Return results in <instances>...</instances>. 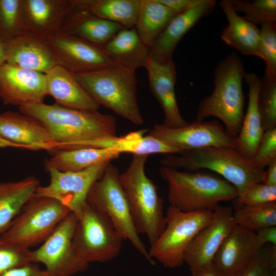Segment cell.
Wrapping results in <instances>:
<instances>
[{"label":"cell","mask_w":276,"mask_h":276,"mask_svg":"<svg viewBox=\"0 0 276 276\" xmlns=\"http://www.w3.org/2000/svg\"><path fill=\"white\" fill-rule=\"evenodd\" d=\"M237 13H245L244 18L257 25L268 22H276L275 0H230Z\"/></svg>","instance_id":"obj_35"},{"label":"cell","mask_w":276,"mask_h":276,"mask_svg":"<svg viewBox=\"0 0 276 276\" xmlns=\"http://www.w3.org/2000/svg\"><path fill=\"white\" fill-rule=\"evenodd\" d=\"M73 7L72 0H22L23 34L46 40L58 34Z\"/></svg>","instance_id":"obj_17"},{"label":"cell","mask_w":276,"mask_h":276,"mask_svg":"<svg viewBox=\"0 0 276 276\" xmlns=\"http://www.w3.org/2000/svg\"><path fill=\"white\" fill-rule=\"evenodd\" d=\"M263 183L272 186H276V159L271 162L265 170Z\"/></svg>","instance_id":"obj_45"},{"label":"cell","mask_w":276,"mask_h":276,"mask_svg":"<svg viewBox=\"0 0 276 276\" xmlns=\"http://www.w3.org/2000/svg\"><path fill=\"white\" fill-rule=\"evenodd\" d=\"M18 108L45 127L54 142L50 150L53 153L66 145L116 136V120L111 114L66 107L56 103L42 102Z\"/></svg>","instance_id":"obj_1"},{"label":"cell","mask_w":276,"mask_h":276,"mask_svg":"<svg viewBox=\"0 0 276 276\" xmlns=\"http://www.w3.org/2000/svg\"><path fill=\"white\" fill-rule=\"evenodd\" d=\"M110 160L101 162L81 171L62 172L47 167L49 183L39 186L33 195L56 199L78 217L87 205L88 193L94 183L99 179Z\"/></svg>","instance_id":"obj_12"},{"label":"cell","mask_w":276,"mask_h":276,"mask_svg":"<svg viewBox=\"0 0 276 276\" xmlns=\"http://www.w3.org/2000/svg\"><path fill=\"white\" fill-rule=\"evenodd\" d=\"M258 104L264 131L276 127V79L263 76Z\"/></svg>","instance_id":"obj_37"},{"label":"cell","mask_w":276,"mask_h":276,"mask_svg":"<svg viewBox=\"0 0 276 276\" xmlns=\"http://www.w3.org/2000/svg\"><path fill=\"white\" fill-rule=\"evenodd\" d=\"M0 139L6 147L50 151L53 141L45 127L19 111L0 113Z\"/></svg>","instance_id":"obj_18"},{"label":"cell","mask_w":276,"mask_h":276,"mask_svg":"<svg viewBox=\"0 0 276 276\" xmlns=\"http://www.w3.org/2000/svg\"><path fill=\"white\" fill-rule=\"evenodd\" d=\"M245 74L243 60L236 53L232 52L221 60L214 72V89L200 101L196 121L217 118L227 131L237 137L245 114L242 85Z\"/></svg>","instance_id":"obj_2"},{"label":"cell","mask_w":276,"mask_h":276,"mask_svg":"<svg viewBox=\"0 0 276 276\" xmlns=\"http://www.w3.org/2000/svg\"><path fill=\"white\" fill-rule=\"evenodd\" d=\"M258 44V57L265 63V75L270 79H276V22L261 25Z\"/></svg>","instance_id":"obj_36"},{"label":"cell","mask_w":276,"mask_h":276,"mask_svg":"<svg viewBox=\"0 0 276 276\" xmlns=\"http://www.w3.org/2000/svg\"><path fill=\"white\" fill-rule=\"evenodd\" d=\"M146 129L132 131L126 135L117 137H105L90 141L74 143L59 147L57 151L84 148L108 149L120 153L127 152L133 155H148L156 153L179 154L180 151L165 144L157 139L145 135Z\"/></svg>","instance_id":"obj_23"},{"label":"cell","mask_w":276,"mask_h":276,"mask_svg":"<svg viewBox=\"0 0 276 276\" xmlns=\"http://www.w3.org/2000/svg\"><path fill=\"white\" fill-rule=\"evenodd\" d=\"M236 224L252 232L267 227L276 226V201L256 205L234 208Z\"/></svg>","instance_id":"obj_33"},{"label":"cell","mask_w":276,"mask_h":276,"mask_svg":"<svg viewBox=\"0 0 276 276\" xmlns=\"http://www.w3.org/2000/svg\"><path fill=\"white\" fill-rule=\"evenodd\" d=\"M160 164L162 166L187 171L201 169L214 171L233 185L239 195L250 185L263 182L265 174V170L256 167L238 149L224 147H208L165 154Z\"/></svg>","instance_id":"obj_3"},{"label":"cell","mask_w":276,"mask_h":276,"mask_svg":"<svg viewBox=\"0 0 276 276\" xmlns=\"http://www.w3.org/2000/svg\"><path fill=\"white\" fill-rule=\"evenodd\" d=\"M120 154L111 149L95 148L58 150L47 160L46 167L62 172L79 171L101 162L111 161Z\"/></svg>","instance_id":"obj_32"},{"label":"cell","mask_w":276,"mask_h":276,"mask_svg":"<svg viewBox=\"0 0 276 276\" xmlns=\"http://www.w3.org/2000/svg\"><path fill=\"white\" fill-rule=\"evenodd\" d=\"M6 63L5 43L0 40V68Z\"/></svg>","instance_id":"obj_47"},{"label":"cell","mask_w":276,"mask_h":276,"mask_svg":"<svg viewBox=\"0 0 276 276\" xmlns=\"http://www.w3.org/2000/svg\"><path fill=\"white\" fill-rule=\"evenodd\" d=\"M219 6L228 21L221 35V40L227 45L246 56L258 57V44L260 29L244 17L237 14L230 0H222Z\"/></svg>","instance_id":"obj_28"},{"label":"cell","mask_w":276,"mask_h":276,"mask_svg":"<svg viewBox=\"0 0 276 276\" xmlns=\"http://www.w3.org/2000/svg\"><path fill=\"white\" fill-rule=\"evenodd\" d=\"M47 40L59 65L73 73L94 71L114 65L101 47L79 38L57 34Z\"/></svg>","instance_id":"obj_16"},{"label":"cell","mask_w":276,"mask_h":276,"mask_svg":"<svg viewBox=\"0 0 276 276\" xmlns=\"http://www.w3.org/2000/svg\"><path fill=\"white\" fill-rule=\"evenodd\" d=\"M258 244L262 247L266 244L276 245V226H270L255 232Z\"/></svg>","instance_id":"obj_43"},{"label":"cell","mask_w":276,"mask_h":276,"mask_svg":"<svg viewBox=\"0 0 276 276\" xmlns=\"http://www.w3.org/2000/svg\"><path fill=\"white\" fill-rule=\"evenodd\" d=\"M159 172L168 185L170 205L183 212L213 211L220 202L233 201L239 195L233 185L215 175L164 166Z\"/></svg>","instance_id":"obj_4"},{"label":"cell","mask_w":276,"mask_h":276,"mask_svg":"<svg viewBox=\"0 0 276 276\" xmlns=\"http://www.w3.org/2000/svg\"><path fill=\"white\" fill-rule=\"evenodd\" d=\"M120 173L111 162L102 177L92 185L87 196L88 205L106 215L123 240H129L152 265L155 264L135 227L130 204L121 184Z\"/></svg>","instance_id":"obj_7"},{"label":"cell","mask_w":276,"mask_h":276,"mask_svg":"<svg viewBox=\"0 0 276 276\" xmlns=\"http://www.w3.org/2000/svg\"><path fill=\"white\" fill-rule=\"evenodd\" d=\"M45 74L47 95L61 106L81 110L98 111L100 105L86 93L73 73L57 65Z\"/></svg>","instance_id":"obj_25"},{"label":"cell","mask_w":276,"mask_h":276,"mask_svg":"<svg viewBox=\"0 0 276 276\" xmlns=\"http://www.w3.org/2000/svg\"><path fill=\"white\" fill-rule=\"evenodd\" d=\"M268 276H276V270L272 271Z\"/></svg>","instance_id":"obj_49"},{"label":"cell","mask_w":276,"mask_h":276,"mask_svg":"<svg viewBox=\"0 0 276 276\" xmlns=\"http://www.w3.org/2000/svg\"><path fill=\"white\" fill-rule=\"evenodd\" d=\"M276 201V186L263 182L250 185L233 200L234 208L240 205H256Z\"/></svg>","instance_id":"obj_39"},{"label":"cell","mask_w":276,"mask_h":276,"mask_svg":"<svg viewBox=\"0 0 276 276\" xmlns=\"http://www.w3.org/2000/svg\"><path fill=\"white\" fill-rule=\"evenodd\" d=\"M149 155H133L120 178L127 196L132 218L139 233L146 235L150 246L158 238L166 224L163 200L157 187L146 174L145 166Z\"/></svg>","instance_id":"obj_6"},{"label":"cell","mask_w":276,"mask_h":276,"mask_svg":"<svg viewBox=\"0 0 276 276\" xmlns=\"http://www.w3.org/2000/svg\"><path fill=\"white\" fill-rule=\"evenodd\" d=\"M276 159V127L264 131L255 154L251 160L257 168L265 170Z\"/></svg>","instance_id":"obj_40"},{"label":"cell","mask_w":276,"mask_h":276,"mask_svg":"<svg viewBox=\"0 0 276 276\" xmlns=\"http://www.w3.org/2000/svg\"><path fill=\"white\" fill-rule=\"evenodd\" d=\"M22 0H0V40L6 42L23 34Z\"/></svg>","instance_id":"obj_34"},{"label":"cell","mask_w":276,"mask_h":276,"mask_svg":"<svg viewBox=\"0 0 276 276\" xmlns=\"http://www.w3.org/2000/svg\"><path fill=\"white\" fill-rule=\"evenodd\" d=\"M99 105L111 109L133 124L144 123L136 97L135 72L113 65L94 71L73 73Z\"/></svg>","instance_id":"obj_5"},{"label":"cell","mask_w":276,"mask_h":276,"mask_svg":"<svg viewBox=\"0 0 276 276\" xmlns=\"http://www.w3.org/2000/svg\"><path fill=\"white\" fill-rule=\"evenodd\" d=\"M215 6V1L201 0L176 15L150 48L149 58L160 63L173 60V53L181 39L202 17L212 13Z\"/></svg>","instance_id":"obj_19"},{"label":"cell","mask_w":276,"mask_h":276,"mask_svg":"<svg viewBox=\"0 0 276 276\" xmlns=\"http://www.w3.org/2000/svg\"><path fill=\"white\" fill-rule=\"evenodd\" d=\"M31 251L0 237V276L9 270L32 263Z\"/></svg>","instance_id":"obj_38"},{"label":"cell","mask_w":276,"mask_h":276,"mask_svg":"<svg viewBox=\"0 0 276 276\" xmlns=\"http://www.w3.org/2000/svg\"><path fill=\"white\" fill-rule=\"evenodd\" d=\"M244 79L248 87V101L237 137V148L246 159L251 160L264 133L258 104L262 79L254 73H246Z\"/></svg>","instance_id":"obj_27"},{"label":"cell","mask_w":276,"mask_h":276,"mask_svg":"<svg viewBox=\"0 0 276 276\" xmlns=\"http://www.w3.org/2000/svg\"><path fill=\"white\" fill-rule=\"evenodd\" d=\"M177 14L159 0H140L135 29L143 43L150 48Z\"/></svg>","instance_id":"obj_30"},{"label":"cell","mask_w":276,"mask_h":276,"mask_svg":"<svg viewBox=\"0 0 276 276\" xmlns=\"http://www.w3.org/2000/svg\"><path fill=\"white\" fill-rule=\"evenodd\" d=\"M73 3L74 7L58 34L75 36L101 48L124 28L119 24L99 18Z\"/></svg>","instance_id":"obj_24"},{"label":"cell","mask_w":276,"mask_h":276,"mask_svg":"<svg viewBox=\"0 0 276 276\" xmlns=\"http://www.w3.org/2000/svg\"><path fill=\"white\" fill-rule=\"evenodd\" d=\"M70 210L58 200L33 196L0 237L22 247L42 243Z\"/></svg>","instance_id":"obj_9"},{"label":"cell","mask_w":276,"mask_h":276,"mask_svg":"<svg viewBox=\"0 0 276 276\" xmlns=\"http://www.w3.org/2000/svg\"><path fill=\"white\" fill-rule=\"evenodd\" d=\"M123 239L109 218L87 204L78 217L73 243L85 262H107L120 252Z\"/></svg>","instance_id":"obj_10"},{"label":"cell","mask_w":276,"mask_h":276,"mask_svg":"<svg viewBox=\"0 0 276 276\" xmlns=\"http://www.w3.org/2000/svg\"><path fill=\"white\" fill-rule=\"evenodd\" d=\"M276 269L270 261L267 245L263 246L235 276H268Z\"/></svg>","instance_id":"obj_41"},{"label":"cell","mask_w":276,"mask_h":276,"mask_svg":"<svg viewBox=\"0 0 276 276\" xmlns=\"http://www.w3.org/2000/svg\"><path fill=\"white\" fill-rule=\"evenodd\" d=\"M77 216L70 212L37 249L31 251L32 263H41L47 276H72L85 271L89 264L77 254L73 238Z\"/></svg>","instance_id":"obj_11"},{"label":"cell","mask_w":276,"mask_h":276,"mask_svg":"<svg viewBox=\"0 0 276 276\" xmlns=\"http://www.w3.org/2000/svg\"><path fill=\"white\" fill-rule=\"evenodd\" d=\"M190 276H228L215 267L212 264L198 272L191 273Z\"/></svg>","instance_id":"obj_46"},{"label":"cell","mask_w":276,"mask_h":276,"mask_svg":"<svg viewBox=\"0 0 276 276\" xmlns=\"http://www.w3.org/2000/svg\"><path fill=\"white\" fill-rule=\"evenodd\" d=\"M181 153L208 147L237 148V137L217 120L195 121L178 128L155 125L148 134Z\"/></svg>","instance_id":"obj_13"},{"label":"cell","mask_w":276,"mask_h":276,"mask_svg":"<svg viewBox=\"0 0 276 276\" xmlns=\"http://www.w3.org/2000/svg\"><path fill=\"white\" fill-rule=\"evenodd\" d=\"M145 68L150 91L164 110L165 118L162 125L171 128L187 125L189 122L181 116L177 103L175 91L176 72L173 61L160 63L149 58Z\"/></svg>","instance_id":"obj_20"},{"label":"cell","mask_w":276,"mask_h":276,"mask_svg":"<svg viewBox=\"0 0 276 276\" xmlns=\"http://www.w3.org/2000/svg\"><path fill=\"white\" fill-rule=\"evenodd\" d=\"M235 223L232 206L219 205L210 221L196 235L188 247L185 263L191 273L210 266L223 241Z\"/></svg>","instance_id":"obj_14"},{"label":"cell","mask_w":276,"mask_h":276,"mask_svg":"<svg viewBox=\"0 0 276 276\" xmlns=\"http://www.w3.org/2000/svg\"><path fill=\"white\" fill-rule=\"evenodd\" d=\"M213 211L183 212L169 205L166 227L148 250L150 257L164 267L174 268L185 263L186 250L197 233L211 220Z\"/></svg>","instance_id":"obj_8"},{"label":"cell","mask_w":276,"mask_h":276,"mask_svg":"<svg viewBox=\"0 0 276 276\" xmlns=\"http://www.w3.org/2000/svg\"><path fill=\"white\" fill-rule=\"evenodd\" d=\"M1 276H47L45 269H42L34 263L9 270Z\"/></svg>","instance_id":"obj_42"},{"label":"cell","mask_w":276,"mask_h":276,"mask_svg":"<svg viewBox=\"0 0 276 276\" xmlns=\"http://www.w3.org/2000/svg\"><path fill=\"white\" fill-rule=\"evenodd\" d=\"M0 147H6L5 142L0 139Z\"/></svg>","instance_id":"obj_48"},{"label":"cell","mask_w":276,"mask_h":276,"mask_svg":"<svg viewBox=\"0 0 276 276\" xmlns=\"http://www.w3.org/2000/svg\"><path fill=\"white\" fill-rule=\"evenodd\" d=\"M77 7L124 28H135L140 0H73Z\"/></svg>","instance_id":"obj_31"},{"label":"cell","mask_w":276,"mask_h":276,"mask_svg":"<svg viewBox=\"0 0 276 276\" xmlns=\"http://www.w3.org/2000/svg\"><path fill=\"white\" fill-rule=\"evenodd\" d=\"M5 43L6 62L46 74L58 62L48 40L20 35Z\"/></svg>","instance_id":"obj_21"},{"label":"cell","mask_w":276,"mask_h":276,"mask_svg":"<svg viewBox=\"0 0 276 276\" xmlns=\"http://www.w3.org/2000/svg\"><path fill=\"white\" fill-rule=\"evenodd\" d=\"M176 12L180 13L198 3L201 0H159Z\"/></svg>","instance_id":"obj_44"},{"label":"cell","mask_w":276,"mask_h":276,"mask_svg":"<svg viewBox=\"0 0 276 276\" xmlns=\"http://www.w3.org/2000/svg\"><path fill=\"white\" fill-rule=\"evenodd\" d=\"M47 95L45 74L7 63L0 68V99L5 105L42 103Z\"/></svg>","instance_id":"obj_15"},{"label":"cell","mask_w":276,"mask_h":276,"mask_svg":"<svg viewBox=\"0 0 276 276\" xmlns=\"http://www.w3.org/2000/svg\"><path fill=\"white\" fill-rule=\"evenodd\" d=\"M255 232L235 224L217 251L213 264L228 276H235L261 248Z\"/></svg>","instance_id":"obj_22"},{"label":"cell","mask_w":276,"mask_h":276,"mask_svg":"<svg viewBox=\"0 0 276 276\" xmlns=\"http://www.w3.org/2000/svg\"><path fill=\"white\" fill-rule=\"evenodd\" d=\"M101 48L114 65L134 72L145 67L149 58L150 48L135 28H123Z\"/></svg>","instance_id":"obj_26"},{"label":"cell","mask_w":276,"mask_h":276,"mask_svg":"<svg viewBox=\"0 0 276 276\" xmlns=\"http://www.w3.org/2000/svg\"><path fill=\"white\" fill-rule=\"evenodd\" d=\"M39 186L31 176L19 181L0 182V237Z\"/></svg>","instance_id":"obj_29"}]
</instances>
